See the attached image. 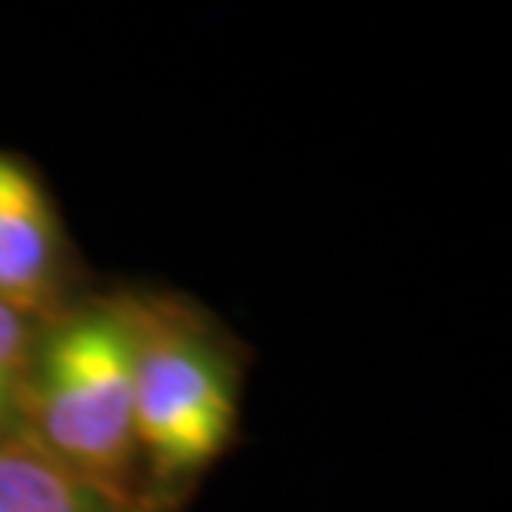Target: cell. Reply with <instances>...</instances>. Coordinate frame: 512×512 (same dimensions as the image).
I'll return each mask as SVG.
<instances>
[{"label": "cell", "mask_w": 512, "mask_h": 512, "mask_svg": "<svg viewBox=\"0 0 512 512\" xmlns=\"http://www.w3.org/2000/svg\"><path fill=\"white\" fill-rule=\"evenodd\" d=\"M140 306L90 303L54 316L30 343L27 439L70 473L133 506V373Z\"/></svg>", "instance_id": "1"}, {"label": "cell", "mask_w": 512, "mask_h": 512, "mask_svg": "<svg viewBox=\"0 0 512 512\" xmlns=\"http://www.w3.org/2000/svg\"><path fill=\"white\" fill-rule=\"evenodd\" d=\"M237 429L230 363L193 326L140 306L133 373V446L153 473L180 479L207 469Z\"/></svg>", "instance_id": "2"}, {"label": "cell", "mask_w": 512, "mask_h": 512, "mask_svg": "<svg viewBox=\"0 0 512 512\" xmlns=\"http://www.w3.org/2000/svg\"><path fill=\"white\" fill-rule=\"evenodd\" d=\"M60 237L44 187L24 163L0 153V303L27 320L54 310Z\"/></svg>", "instance_id": "3"}, {"label": "cell", "mask_w": 512, "mask_h": 512, "mask_svg": "<svg viewBox=\"0 0 512 512\" xmlns=\"http://www.w3.org/2000/svg\"><path fill=\"white\" fill-rule=\"evenodd\" d=\"M0 512H137L70 473L34 439H0Z\"/></svg>", "instance_id": "4"}, {"label": "cell", "mask_w": 512, "mask_h": 512, "mask_svg": "<svg viewBox=\"0 0 512 512\" xmlns=\"http://www.w3.org/2000/svg\"><path fill=\"white\" fill-rule=\"evenodd\" d=\"M30 343H34V320L0 303V439H10L14 423L24 419Z\"/></svg>", "instance_id": "5"}]
</instances>
